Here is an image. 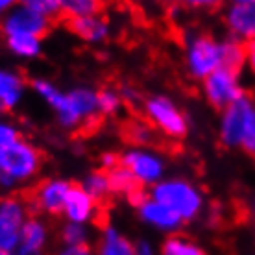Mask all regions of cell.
Wrapping results in <instances>:
<instances>
[{
  "mask_svg": "<svg viewBox=\"0 0 255 255\" xmlns=\"http://www.w3.org/2000/svg\"><path fill=\"white\" fill-rule=\"evenodd\" d=\"M146 115L152 119L157 126L165 131V133L172 135V137H183L187 131L185 119L181 117L178 109L166 98H153L146 102Z\"/></svg>",
  "mask_w": 255,
  "mask_h": 255,
  "instance_id": "10",
  "label": "cell"
},
{
  "mask_svg": "<svg viewBox=\"0 0 255 255\" xmlns=\"http://www.w3.org/2000/svg\"><path fill=\"white\" fill-rule=\"evenodd\" d=\"M189 65L194 76H211L215 70L222 67V43H217L207 35L196 39L189 52Z\"/></svg>",
  "mask_w": 255,
  "mask_h": 255,
  "instance_id": "7",
  "label": "cell"
},
{
  "mask_svg": "<svg viewBox=\"0 0 255 255\" xmlns=\"http://www.w3.org/2000/svg\"><path fill=\"white\" fill-rule=\"evenodd\" d=\"M69 187L70 185L65 181H43L32 187L30 191L22 192V204L26 209L33 213L46 211L50 215H59L61 211H65Z\"/></svg>",
  "mask_w": 255,
  "mask_h": 255,
  "instance_id": "5",
  "label": "cell"
},
{
  "mask_svg": "<svg viewBox=\"0 0 255 255\" xmlns=\"http://www.w3.org/2000/svg\"><path fill=\"white\" fill-rule=\"evenodd\" d=\"M246 48H248V58H246V65H248L250 72L254 74L255 78V41H252L250 45H246Z\"/></svg>",
  "mask_w": 255,
  "mask_h": 255,
  "instance_id": "30",
  "label": "cell"
},
{
  "mask_svg": "<svg viewBox=\"0 0 255 255\" xmlns=\"http://www.w3.org/2000/svg\"><path fill=\"white\" fill-rule=\"evenodd\" d=\"M54 26V20L41 15V13L33 11L32 7H20L17 11H13L6 20H4V30L7 35H17V33H24V35H33V37H43L50 32Z\"/></svg>",
  "mask_w": 255,
  "mask_h": 255,
  "instance_id": "9",
  "label": "cell"
},
{
  "mask_svg": "<svg viewBox=\"0 0 255 255\" xmlns=\"http://www.w3.org/2000/svg\"><path fill=\"white\" fill-rule=\"evenodd\" d=\"M59 255H91V250L87 244H82V246H72V248L63 250Z\"/></svg>",
  "mask_w": 255,
  "mask_h": 255,
  "instance_id": "29",
  "label": "cell"
},
{
  "mask_svg": "<svg viewBox=\"0 0 255 255\" xmlns=\"http://www.w3.org/2000/svg\"><path fill=\"white\" fill-rule=\"evenodd\" d=\"M155 202L174 211L179 218H192L198 213L202 200L198 192L185 181H166L155 187Z\"/></svg>",
  "mask_w": 255,
  "mask_h": 255,
  "instance_id": "1",
  "label": "cell"
},
{
  "mask_svg": "<svg viewBox=\"0 0 255 255\" xmlns=\"http://www.w3.org/2000/svg\"><path fill=\"white\" fill-rule=\"evenodd\" d=\"M63 241L67 244H69V248H72V246H82V244H85V233H83V230L80 228V226H67L63 230Z\"/></svg>",
  "mask_w": 255,
  "mask_h": 255,
  "instance_id": "26",
  "label": "cell"
},
{
  "mask_svg": "<svg viewBox=\"0 0 255 255\" xmlns=\"http://www.w3.org/2000/svg\"><path fill=\"white\" fill-rule=\"evenodd\" d=\"M22 82L19 76L9 74V72H0V102L4 104L6 109H11L20 96Z\"/></svg>",
  "mask_w": 255,
  "mask_h": 255,
  "instance_id": "19",
  "label": "cell"
},
{
  "mask_svg": "<svg viewBox=\"0 0 255 255\" xmlns=\"http://www.w3.org/2000/svg\"><path fill=\"white\" fill-rule=\"evenodd\" d=\"M96 104H98V109H100L102 113H108L109 115V113H113L117 109V106H119V96H117V93H113V91L104 89L96 95Z\"/></svg>",
  "mask_w": 255,
  "mask_h": 255,
  "instance_id": "25",
  "label": "cell"
},
{
  "mask_svg": "<svg viewBox=\"0 0 255 255\" xmlns=\"http://www.w3.org/2000/svg\"><path fill=\"white\" fill-rule=\"evenodd\" d=\"M248 58V48L237 39H228L222 43V67L241 72Z\"/></svg>",
  "mask_w": 255,
  "mask_h": 255,
  "instance_id": "16",
  "label": "cell"
},
{
  "mask_svg": "<svg viewBox=\"0 0 255 255\" xmlns=\"http://www.w3.org/2000/svg\"><path fill=\"white\" fill-rule=\"evenodd\" d=\"M63 24H67L72 33H76L80 37L87 41H98L106 37L108 33V22L102 17H78V19H63Z\"/></svg>",
  "mask_w": 255,
  "mask_h": 255,
  "instance_id": "14",
  "label": "cell"
},
{
  "mask_svg": "<svg viewBox=\"0 0 255 255\" xmlns=\"http://www.w3.org/2000/svg\"><path fill=\"white\" fill-rule=\"evenodd\" d=\"M41 165V152L26 142H13L7 148L0 150V166L4 174L11 179H22L32 176Z\"/></svg>",
  "mask_w": 255,
  "mask_h": 255,
  "instance_id": "4",
  "label": "cell"
},
{
  "mask_svg": "<svg viewBox=\"0 0 255 255\" xmlns=\"http://www.w3.org/2000/svg\"><path fill=\"white\" fill-rule=\"evenodd\" d=\"M95 211V200L87 194V191L80 185H70L67 202H65V213L72 222H83L93 217Z\"/></svg>",
  "mask_w": 255,
  "mask_h": 255,
  "instance_id": "12",
  "label": "cell"
},
{
  "mask_svg": "<svg viewBox=\"0 0 255 255\" xmlns=\"http://www.w3.org/2000/svg\"><path fill=\"white\" fill-rule=\"evenodd\" d=\"M100 255H137V252L126 239H122L121 235H117L115 231L108 228L100 243Z\"/></svg>",
  "mask_w": 255,
  "mask_h": 255,
  "instance_id": "20",
  "label": "cell"
},
{
  "mask_svg": "<svg viewBox=\"0 0 255 255\" xmlns=\"http://www.w3.org/2000/svg\"><path fill=\"white\" fill-rule=\"evenodd\" d=\"M0 255H9V252H2V250H0Z\"/></svg>",
  "mask_w": 255,
  "mask_h": 255,
  "instance_id": "35",
  "label": "cell"
},
{
  "mask_svg": "<svg viewBox=\"0 0 255 255\" xmlns=\"http://www.w3.org/2000/svg\"><path fill=\"white\" fill-rule=\"evenodd\" d=\"M255 111V102L244 95L241 100L224 109L220 124V140L226 146H243L250 119Z\"/></svg>",
  "mask_w": 255,
  "mask_h": 255,
  "instance_id": "3",
  "label": "cell"
},
{
  "mask_svg": "<svg viewBox=\"0 0 255 255\" xmlns=\"http://www.w3.org/2000/svg\"><path fill=\"white\" fill-rule=\"evenodd\" d=\"M87 194H89L93 200H95L96 204H106L108 200V194H109V181H108V174L104 172V170H98V172L91 174L89 179L85 181V187H83Z\"/></svg>",
  "mask_w": 255,
  "mask_h": 255,
  "instance_id": "21",
  "label": "cell"
},
{
  "mask_svg": "<svg viewBox=\"0 0 255 255\" xmlns=\"http://www.w3.org/2000/svg\"><path fill=\"white\" fill-rule=\"evenodd\" d=\"M140 211H142V217L146 218L148 222L161 226V228H176L181 220L174 211L161 205L159 202H146L140 207Z\"/></svg>",
  "mask_w": 255,
  "mask_h": 255,
  "instance_id": "17",
  "label": "cell"
},
{
  "mask_svg": "<svg viewBox=\"0 0 255 255\" xmlns=\"http://www.w3.org/2000/svg\"><path fill=\"white\" fill-rule=\"evenodd\" d=\"M122 165L129 168L133 172L135 178H139L140 181H153L161 176V163L152 155L139 152H131L122 157Z\"/></svg>",
  "mask_w": 255,
  "mask_h": 255,
  "instance_id": "13",
  "label": "cell"
},
{
  "mask_svg": "<svg viewBox=\"0 0 255 255\" xmlns=\"http://www.w3.org/2000/svg\"><path fill=\"white\" fill-rule=\"evenodd\" d=\"M104 4L91 2V0H74V2H63L59 22L63 19H78V17H96L102 13Z\"/></svg>",
  "mask_w": 255,
  "mask_h": 255,
  "instance_id": "18",
  "label": "cell"
},
{
  "mask_svg": "<svg viewBox=\"0 0 255 255\" xmlns=\"http://www.w3.org/2000/svg\"><path fill=\"white\" fill-rule=\"evenodd\" d=\"M243 148L246 152L255 155V111L254 115H252V119H250L248 129H246V135H244V140H243Z\"/></svg>",
  "mask_w": 255,
  "mask_h": 255,
  "instance_id": "27",
  "label": "cell"
},
{
  "mask_svg": "<svg viewBox=\"0 0 255 255\" xmlns=\"http://www.w3.org/2000/svg\"><path fill=\"white\" fill-rule=\"evenodd\" d=\"M205 95L213 108L226 109L237 100H241L246 93L241 83V72L220 67L211 76L205 78Z\"/></svg>",
  "mask_w": 255,
  "mask_h": 255,
  "instance_id": "2",
  "label": "cell"
},
{
  "mask_svg": "<svg viewBox=\"0 0 255 255\" xmlns=\"http://www.w3.org/2000/svg\"><path fill=\"white\" fill-rule=\"evenodd\" d=\"M7 45L11 46L20 56H35L39 52V41L33 35H24V33H17V35H9Z\"/></svg>",
  "mask_w": 255,
  "mask_h": 255,
  "instance_id": "22",
  "label": "cell"
},
{
  "mask_svg": "<svg viewBox=\"0 0 255 255\" xmlns=\"http://www.w3.org/2000/svg\"><path fill=\"white\" fill-rule=\"evenodd\" d=\"M33 87H35V89H37L39 93H41V95L45 96L46 100H48V102H50L52 106H54V108L58 109V111L61 108H63L65 98H67V96H63L61 93H58V91L52 87L50 83H46V82H35V83H33Z\"/></svg>",
  "mask_w": 255,
  "mask_h": 255,
  "instance_id": "24",
  "label": "cell"
},
{
  "mask_svg": "<svg viewBox=\"0 0 255 255\" xmlns=\"http://www.w3.org/2000/svg\"><path fill=\"white\" fill-rule=\"evenodd\" d=\"M226 24L231 39L244 45L255 41V0H237L226 9Z\"/></svg>",
  "mask_w": 255,
  "mask_h": 255,
  "instance_id": "8",
  "label": "cell"
},
{
  "mask_svg": "<svg viewBox=\"0 0 255 255\" xmlns=\"http://www.w3.org/2000/svg\"><path fill=\"white\" fill-rule=\"evenodd\" d=\"M163 255H205V254L198 246H194V244L185 243L179 237H172L163 246Z\"/></svg>",
  "mask_w": 255,
  "mask_h": 255,
  "instance_id": "23",
  "label": "cell"
},
{
  "mask_svg": "<svg viewBox=\"0 0 255 255\" xmlns=\"http://www.w3.org/2000/svg\"><path fill=\"white\" fill-rule=\"evenodd\" d=\"M13 142H17V133H15V129L0 124V150L7 148L9 144H13Z\"/></svg>",
  "mask_w": 255,
  "mask_h": 255,
  "instance_id": "28",
  "label": "cell"
},
{
  "mask_svg": "<svg viewBox=\"0 0 255 255\" xmlns=\"http://www.w3.org/2000/svg\"><path fill=\"white\" fill-rule=\"evenodd\" d=\"M250 215H252V218H254V222H255V200L252 202V205H250Z\"/></svg>",
  "mask_w": 255,
  "mask_h": 255,
  "instance_id": "33",
  "label": "cell"
},
{
  "mask_svg": "<svg viewBox=\"0 0 255 255\" xmlns=\"http://www.w3.org/2000/svg\"><path fill=\"white\" fill-rule=\"evenodd\" d=\"M96 108H98L96 95H93L89 91H74L72 95L65 98L63 108L59 109V119L63 124L72 126L82 117H93Z\"/></svg>",
  "mask_w": 255,
  "mask_h": 255,
  "instance_id": "11",
  "label": "cell"
},
{
  "mask_svg": "<svg viewBox=\"0 0 255 255\" xmlns=\"http://www.w3.org/2000/svg\"><path fill=\"white\" fill-rule=\"evenodd\" d=\"M11 6V2H7V0H0V13L4 11L6 7H9Z\"/></svg>",
  "mask_w": 255,
  "mask_h": 255,
  "instance_id": "32",
  "label": "cell"
},
{
  "mask_svg": "<svg viewBox=\"0 0 255 255\" xmlns=\"http://www.w3.org/2000/svg\"><path fill=\"white\" fill-rule=\"evenodd\" d=\"M104 172L108 174L109 189L113 192H124L128 196L129 192L142 187V181L139 178H135L133 172L124 165H119L115 168H111V170H104Z\"/></svg>",
  "mask_w": 255,
  "mask_h": 255,
  "instance_id": "15",
  "label": "cell"
},
{
  "mask_svg": "<svg viewBox=\"0 0 255 255\" xmlns=\"http://www.w3.org/2000/svg\"><path fill=\"white\" fill-rule=\"evenodd\" d=\"M137 255H152V252H150L146 244H140V248L137 250Z\"/></svg>",
  "mask_w": 255,
  "mask_h": 255,
  "instance_id": "31",
  "label": "cell"
},
{
  "mask_svg": "<svg viewBox=\"0 0 255 255\" xmlns=\"http://www.w3.org/2000/svg\"><path fill=\"white\" fill-rule=\"evenodd\" d=\"M24 204L17 196L0 200V250L9 252L19 246L20 231H22Z\"/></svg>",
  "mask_w": 255,
  "mask_h": 255,
  "instance_id": "6",
  "label": "cell"
},
{
  "mask_svg": "<svg viewBox=\"0 0 255 255\" xmlns=\"http://www.w3.org/2000/svg\"><path fill=\"white\" fill-rule=\"evenodd\" d=\"M0 111H6V108H4V104L0 102Z\"/></svg>",
  "mask_w": 255,
  "mask_h": 255,
  "instance_id": "34",
  "label": "cell"
}]
</instances>
